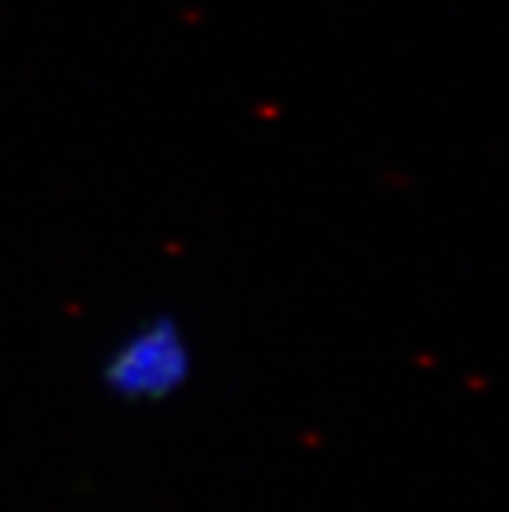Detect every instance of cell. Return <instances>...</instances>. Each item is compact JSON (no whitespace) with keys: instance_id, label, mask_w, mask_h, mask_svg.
Here are the masks:
<instances>
[{"instance_id":"cell-1","label":"cell","mask_w":509,"mask_h":512,"mask_svg":"<svg viewBox=\"0 0 509 512\" xmlns=\"http://www.w3.org/2000/svg\"><path fill=\"white\" fill-rule=\"evenodd\" d=\"M194 371V347L175 316L135 322L102 362L105 390L132 405H154L184 390Z\"/></svg>"}]
</instances>
